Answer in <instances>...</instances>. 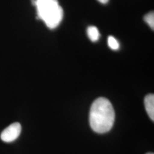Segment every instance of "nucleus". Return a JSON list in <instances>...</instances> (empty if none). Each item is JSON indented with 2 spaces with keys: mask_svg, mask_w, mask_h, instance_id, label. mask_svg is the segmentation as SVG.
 Returning <instances> with one entry per match:
<instances>
[{
  "mask_svg": "<svg viewBox=\"0 0 154 154\" xmlns=\"http://www.w3.org/2000/svg\"><path fill=\"white\" fill-rule=\"evenodd\" d=\"M144 105L147 113L150 119L154 121V94H149L145 97Z\"/></svg>",
  "mask_w": 154,
  "mask_h": 154,
  "instance_id": "4",
  "label": "nucleus"
},
{
  "mask_svg": "<svg viewBox=\"0 0 154 154\" xmlns=\"http://www.w3.org/2000/svg\"><path fill=\"white\" fill-rule=\"evenodd\" d=\"M87 33L88 38L92 42H96L99 39L100 34L97 27L94 26H89L88 28Z\"/></svg>",
  "mask_w": 154,
  "mask_h": 154,
  "instance_id": "5",
  "label": "nucleus"
},
{
  "mask_svg": "<svg viewBox=\"0 0 154 154\" xmlns=\"http://www.w3.org/2000/svg\"><path fill=\"white\" fill-rule=\"evenodd\" d=\"M37 9V16L48 28L53 29L62 21L63 11L58 0H32Z\"/></svg>",
  "mask_w": 154,
  "mask_h": 154,
  "instance_id": "2",
  "label": "nucleus"
},
{
  "mask_svg": "<svg viewBox=\"0 0 154 154\" xmlns=\"http://www.w3.org/2000/svg\"><path fill=\"white\" fill-rule=\"evenodd\" d=\"M153 154V153H148V154Z\"/></svg>",
  "mask_w": 154,
  "mask_h": 154,
  "instance_id": "9",
  "label": "nucleus"
},
{
  "mask_svg": "<svg viewBox=\"0 0 154 154\" xmlns=\"http://www.w3.org/2000/svg\"><path fill=\"white\" fill-rule=\"evenodd\" d=\"M115 121V111L110 101L105 98L96 99L91 105L89 122L94 131L99 134L109 132Z\"/></svg>",
  "mask_w": 154,
  "mask_h": 154,
  "instance_id": "1",
  "label": "nucleus"
},
{
  "mask_svg": "<svg viewBox=\"0 0 154 154\" xmlns=\"http://www.w3.org/2000/svg\"><path fill=\"white\" fill-rule=\"evenodd\" d=\"M99 1V2H100L101 4H107L109 0H98Z\"/></svg>",
  "mask_w": 154,
  "mask_h": 154,
  "instance_id": "8",
  "label": "nucleus"
},
{
  "mask_svg": "<svg viewBox=\"0 0 154 154\" xmlns=\"http://www.w3.org/2000/svg\"><path fill=\"white\" fill-rule=\"evenodd\" d=\"M144 20L149 27L154 30V11H151L144 17Z\"/></svg>",
  "mask_w": 154,
  "mask_h": 154,
  "instance_id": "6",
  "label": "nucleus"
},
{
  "mask_svg": "<svg viewBox=\"0 0 154 154\" xmlns=\"http://www.w3.org/2000/svg\"><path fill=\"white\" fill-rule=\"evenodd\" d=\"M21 132V126L19 123H12L6 127L1 134V139L3 142L10 143L14 141L20 136Z\"/></svg>",
  "mask_w": 154,
  "mask_h": 154,
  "instance_id": "3",
  "label": "nucleus"
},
{
  "mask_svg": "<svg viewBox=\"0 0 154 154\" xmlns=\"http://www.w3.org/2000/svg\"><path fill=\"white\" fill-rule=\"evenodd\" d=\"M108 45L110 49L114 50H116L119 48V42L112 36H109L108 38Z\"/></svg>",
  "mask_w": 154,
  "mask_h": 154,
  "instance_id": "7",
  "label": "nucleus"
}]
</instances>
